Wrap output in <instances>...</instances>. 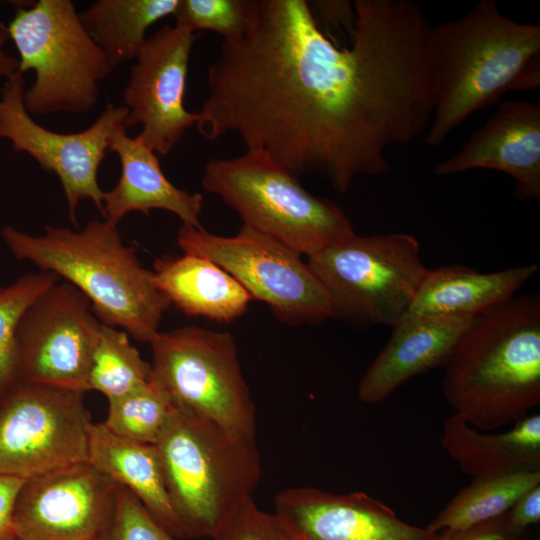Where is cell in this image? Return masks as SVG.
I'll use <instances>...</instances> for the list:
<instances>
[{
    "label": "cell",
    "instance_id": "obj_1",
    "mask_svg": "<svg viewBox=\"0 0 540 540\" xmlns=\"http://www.w3.org/2000/svg\"><path fill=\"white\" fill-rule=\"evenodd\" d=\"M426 59L433 105L424 140L436 147L505 94L540 86V26L481 0L463 17L431 27Z\"/></svg>",
    "mask_w": 540,
    "mask_h": 540
},
{
    "label": "cell",
    "instance_id": "obj_2",
    "mask_svg": "<svg viewBox=\"0 0 540 540\" xmlns=\"http://www.w3.org/2000/svg\"><path fill=\"white\" fill-rule=\"evenodd\" d=\"M442 392L472 427L513 426L540 403V297H514L478 316L448 363Z\"/></svg>",
    "mask_w": 540,
    "mask_h": 540
},
{
    "label": "cell",
    "instance_id": "obj_3",
    "mask_svg": "<svg viewBox=\"0 0 540 540\" xmlns=\"http://www.w3.org/2000/svg\"><path fill=\"white\" fill-rule=\"evenodd\" d=\"M1 236L18 260H28L81 291L102 324L120 327L144 343L159 332L170 303L135 248L122 242L116 224L91 220L78 231L46 226L38 236L6 225Z\"/></svg>",
    "mask_w": 540,
    "mask_h": 540
},
{
    "label": "cell",
    "instance_id": "obj_4",
    "mask_svg": "<svg viewBox=\"0 0 540 540\" xmlns=\"http://www.w3.org/2000/svg\"><path fill=\"white\" fill-rule=\"evenodd\" d=\"M185 537H209L247 500L261 477L256 436L223 429L174 408L155 444Z\"/></svg>",
    "mask_w": 540,
    "mask_h": 540
},
{
    "label": "cell",
    "instance_id": "obj_5",
    "mask_svg": "<svg viewBox=\"0 0 540 540\" xmlns=\"http://www.w3.org/2000/svg\"><path fill=\"white\" fill-rule=\"evenodd\" d=\"M202 186L246 225L309 257L353 234L334 202L309 193L298 177L261 150L205 164Z\"/></svg>",
    "mask_w": 540,
    "mask_h": 540
},
{
    "label": "cell",
    "instance_id": "obj_6",
    "mask_svg": "<svg viewBox=\"0 0 540 540\" xmlns=\"http://www.w3.org/2000/svg\"><path fill=\"white\" fill-rule=\"evenodd\" d=\"M19 53V71H34L24 93L29 114H84L100 84L117 69L84 28L71 0H38L18 8L8 27Z\"/></svg>",
    "mask_w": 540,
    "mask_h": 540
},
{
    "label": "cell",
    "instance_id": "obj_7",
    "mask_svg": "<svg viewBox=\"0 0 540 540\" xmlns=\"http://www.w3.org/2000/svg\"><path fill=\"white\" fill-rule=\"evenodd\" d=\"M327 292L334 318L360 327H393L410 311L429 270L416 237L355 232L307 257Z\"/></svg>",
    "mask_w": 540,
    "mask_h": 540
},
{
    "label": "cell",
    "instance_id": "obj_8",
    "mask_svg": "<svg viewBox=\"0 0 540 540\" xmlns=\"http://www.w3.org/2000/svg\"><path fill=\"white\" fill-rule=\"evenodd\" d=\"M150 345L152 377L176 410L256 436V408L230 332L184 326L158 332Z\"/></svg>",
    "mask_w": 540,
    "mask_h": 540
},
{
    "label": "cell",
    "instance_id": "obj_9",
    "mask_svg": "<svg viewBox=\"0 0 540 540\" xmlns=\"http://www.w3.org/2000/svg\"><path fill=\"white\" fill-rule=\"evenodd\" d=\"M177 243L184 253L222 267L283 323L316 325L334 318L327 292L301 254L268 235L242 225L235 236H219L182 224Z\"/></svg>",
    "mask_w": 540,
    "mask_h": 540
},
{
    "label": "cell",
    "instance_id": "obj_10",
    "mask_svg": "<svg viewBox=\"0 0 540 540\" xmlns=\"http://www.w3.org/2000/svg\"><path fill=\"white\" fill-rule=\"evenodd\" d=\"M84 391L16 380L0 395V474L29 479L88 461Z\"/></svg>",
    "mask_w": 540,
    "mask_h": 540
},
{
    "label": "cell",
    "instance_id": "obj_11",
    "mask_svg": "<svg viewBox=\"0 0 540 540\" xmlns=\"http://www.w3.org/2000/svg\"><path fill=\"white\" fill-rule=\"evenodd\" d=\"M25 79L18 70L6 79L0 95V137L12 148L29 154L44 170L54 173L63 188L70 220L77 225L81 200L90 199L104 217V192L97 174L115 130L126 127L125 106L108 104L85 130L60 133L33 120L24 104ZM127 129V128H126Z\"/></svg>",
    "mask_w": 540,
    "mask_h": 540
},
{
    "label": "cell",
    "instance_id": "obj_12",
    "mask_svg": "<svg viewBox=\"0 0 540 540\" xmlns=\"http://www.w3.org/2000/svg\"><path fill=\"white\" fill-rule=\"evenodd\" d=\"M101 325L88 298L59 281L32 303L19 323L16 379L88 391Z\"/></svg>",
    "mask_w": 540,
    "mask_h": 540
},
{
    "label": "cell",
    "instance_id": "obj_13",
    "mask_svg": "<svg viewBox=\"0 0 540 540\" xmlns=\"http://www.w3.org/2000/svg\"><path fill=\"white\" fill-rule=\"evenodd\" d=\"M196 36L178 25H164L147 38L122 92L126 128L140 125L137 137L157 155H167L197 113L184 106L189 59Z\"/></svg>",
    "mask_w": 540,
    "mask_h": 540
},
{
    "label": "cell",
    "instance_id": "obj_14",
    "mask_svg": "<svg viewBox=\"0 0 540 540\" xmlns=\"http://www.w3.org/2000/svg\"><path fill=\"white\" fill-rule=\"evenodd\" d=\"M118 487L89 461L26 479L14 511L17 540L103 539Z\"/></svg>",
    "mask_w": 540,
    "mask_h": 540
},
{
    "label": "cell",
    "instance_id": "obj_15",
    "mask_svg": "<svg viewBox=\"0 0 540 540\" xmlns=\"http://www.w3.org/2000/svg\"><path fill=\"white\" fill-rule=\"evenodd\" d=\"M274 515L289 540H439L362 491L289 488L276 495Z\"/></svg>",
    "mask_w": 540,
    "mask_h": 540
},
{
    "label": "cell",
    "instance_id": "obj_16",
    "mask_svg": "<svg viewBox=\"0 0 540 540\" xmlns=\"http://www.w3.org/2000/svg\"><path fill=\"white\" fill-rule=\"evenodd\" d=\"M475 169L495 170L516 183L519 200L540 198V104L522 100L502 102L496 112L473 131L463 147L435 167L438 176Z\"/></svg>",
    "mask_w": 540,
    "mask_h": 540
},
{
    "label": "cell",
    "instance_id": "obj_17",
    "mask_svg": "<svg viewBox=\"0 0 540 540\" xmlns=\"http://www.w3.org/2000/svg\"><path fill=\"white\" fill-rule=\"evenodd\" d=\"M475 318L405 315L360 379L358 400L382 402L415 376L445 367Z\"/></svg>",
    "mask_w": 540,
    "mask_h": 540
},
{
    "label": "cell",
    "instance_id": "obj_18",
    "mask_svg": "<svg viewBox=\"0 0 540 540\" xmlns=\"http://www.w3.org/2000/svg\"><path fill=\"white\" fill-rule=\"evenodd\" d=\"M109 151L118 155L121 175L115 187L104 192L106 220L117 225L130 212L148 215L152 209H161L175 214L184 225L203 228V196L172 184L161 170L158 155L137 136L129 137L126 127L113 132Z\"/></svg>",
    "mask_w": 540,
    "mask_h": 540
},
{
    "label": "cell",
    "instance_id": "obj_19",
    "mask_svg": "<svg viewBox=\"0 0 540 540\" xmlns=\"http://www.w3.org/2000/svg\"><path fill=\"white\" fill-rule=\"evenodd\" d=\"M152 280L170 305L186 315L217 322L228 323L242 316L253 300L218 264L189 253L155 260Z\"/></svg>",
    "mask_w": 540,
    "mask_h": 540
},
{
    "label": "cell",
    "instance_id": "obj_20",
    "mask_svg": "<svg viewBox=\"0 0 540 540\" xmlns=\"http://www.w3.org/2000/svg\"><path fill=\"white\" fill-rule=\"evenodd\" d=\"M441 446L472 479L540 470V415L485 433L453 413L443 425Z\"/></svg>",
    "mask_w": 540,
    "mask_h": 540
},
{
    "label": "cell",
    "instance_id": "obj_21",
    "mask_svg": "<svg viewBox=\"0 0 540 540\" xmlns=\"http://www.w3.org/2000/svg\"><path fill=\"white\" fill-rule=\"evenodd\" d=\"M537 271L536 264L489 273L458 264L429 269L409 313L478 317L514 298Z\"/></svg>",
    "mask_w": 540,
    "mask_h": 540
},
{
    "label": "cell",
    "instance_id": "obj_22",
    "mask_svg": "<svg viewBox=\"0 0 540 540\" xmlns=\"http://www.w3.org/2000/svg\"><path fill=\"white\" fill-rule=\"evenodd\" d=\"M88 461L116 484L128 489L173 536L185 537L169 499L155 445L120 437L103 422L93 423Z\"/></svg>",
    "mask_w": 540,
    "mask_h": 540
},
{
    "label": "cell",
    "instance_id": "obj_23",
    "mask_svg": "<svg viewBox=\"0 0 540 540\" xmlns=\"http://www.w3.org/2000/svg\"><path fill=\"white\" fill-rule=\"evenodd\" d=\"M179 0H97L79 13L93 41L118 68L135 60L150 26L173 15Z\"/></svg>",
    "mask_w": 540,
    "mask_h": 540
},
{
    "label": "cell",
    "instance_id": "obj_24",
    "mask_svg": "<svg viewBox=\"0 0 540 540\" xmlns=\"http://www.w3.org/2000/svg\"><path fill=\"white\" fill-rule=\"evenodd\" d=\"M538 485L540 470L472 479L426 527L438 533L445 529L467 528L498 517Z\"/></svg>",
    "mask_w": 540,
    "mask_h": 540
},
{
    "label": "cell",
    "instance_id": "obj_25",
    "mask_svg": "<svg viewBox=\"0 0 540 540\" xmlns=\"http://www.w3.org/2000/svg\"><path fill=\"white\" fill-rule=\"evenodd\" d=\"M151 376V364L131 344L128 334L102 324L92 356L88 391L101 392L110 400L144 385Z\"/></svg>",
    "mask_w": 540,
    "mask_h": 540
},
{
    "label": "cell",
    "instance_id": "obj_26",
    "mask_svg": "<svg viewBox=\"0 0 540 540\" xmlns=\"http://www.w3.org/2000/svg\"><path fill=\"white\" fill-rule=\"evenodd\" d=\"M173 410L167 392L151 376L147 383L130 393L108 400L103 424L120 437L155 445Z\"/></svg>",
    "mask_w": 540,
    "mask_h": 540
},
{
    "label": "cell",
    "instance_id": "obj_27",
    "mask_svg": "<svg viewBox=\"0 0 540 540\" xmlns=\"http://www.w3.org/2000/svg\"><path fill=\"white\" fill-rule=\"evenodd\" d=\"M60 281L52 272L28 273L0 286V395L16 379V332L32 303Z\"/></svg>",
    "mask_w": 540,
    "mask_h": 540
},
{
    "label": "cell",
    "instance_id": "obj_28",
    "mask_svg": "<svg viewBox=\"0 0 540 540\" xmlns=\"http://www.w3.org/2000/svg\"><path fill=\"white\" fill-rule=\"evenodd\" d=\"M172 16L175 25L193 33L212 31L223 41L236 40L247 30L250 0H179Z\"/></svg>",
    "mask_w": 540,
    "mask_h": 540
},
{
    "label": "cell",
    "instance_id": "obj_29",
    "mask_svg": "<svg viewBox=\"0 0 540 540\" xmlns=\"http://www.w3.org/2000/svg\"><path fill=\"white\" fill-rule=\"evenodd\" d=\"M104 540H182L168 532L125 487L119 486L112 522Z\"/></svg>",
    "mask_w": 540,
    "mask_h": 540
},
{
    "label": "cell",
    "instance_id": "obj_30",
    "mask_svg": "<svg viewBox=\"0 0 540 540\" xmlns=\"http://www.w3.org/2000/svg\"><path fill=\"white\" fill-rule=\"evenodd\" d=\"M212 540H289L274 513L253 498L242 504L211 536Z\"/></svg>",
    "mask_w": 540,
    "mask_h": 540
},
{
    "label": "cell",
    "instance_id": "obj_31",
    "mask_svg": "<svg viewBox=\"0 0 540 540\" xmlns=\"http://www.w3.org/2000/svg\"><path fill=\"white\" fill-rule=\"evenodd\" d=\"M308 4L318 25L332 41L333 32L342 34L349 43L352 41L356 25L353 1L314 0Z\"/></svg>",
    "mask_w": 540,
    "mask_h": 540
},
{
    "label": "cell",
    "instance_id": "obj_32",
    "mask_svg": "<svg viewBox=\"0 0 540 540\" xmlns=\"http://www.w3.org/2000/svg\"><path fill=\"white\" fill-rule=\"evenodd\" d=\"M524 532L511 522L506 512L467 528L441 530L439 540H524Z\"/></svg>",
    "mask_w": 540,
    "mask_h": 540
},
{
    "label": "cell",
    "instance_id": "obj_33",
    "mask_svg": "<svg viewBox=\"0 0 540 540\" xmlns=\"http://www.w3.org/2000/svg\"><path fill=\"white\" fill-rule=\"evenodd\" d=\"M25 479L0 474V540H17L14 511Z\"/></svg>",
    "mask_w": 540,
    "mask_h": 540
},
{
    "label": "cell",
    "instance_id": "obj_34",
    "mask_svg": "<svg viewBox=\"0 0 540 540\" xmlns=\"http://www.w3.org/2000/svg\"><path fill=\"white\" fill-rule=\"evenodd\" d=\"M511 522L521 530L536 524L540 520V485L532 488L508 511Z\"/></svg>",
    "mask_w": 540,
    "mask_h": 540
},
{
    "label": "cell",
    "instance_id": "obj_35",
    "mask_svg": "<svg viewBox=\"0 0 540 540\" xmlns=\"http://www.w3.org/2000/svg\"><path fill=\"white\" fill-rule=\"evenodd\" d=\"M7 27L0 25V77L8 78L19 70V61L11 57L4 47L9 40Z\"/></svg>",
    "mask_w": 540,
    "mask_h": 540
},
{
    "label": "cell",
    "instance_id": "obj_36",
    "mask_svg": "<svg viewBox=\"0 0 540 540\" xmlns=\"http://www.w3.org/2000/svg\"><path fill=\"white\" fill-rule=\"evenodd\" d=\"M98 540H104V539H98Z\"/></svg>",
    "mask_w": 540,
    "mask_h": 540
}]
</instances>
